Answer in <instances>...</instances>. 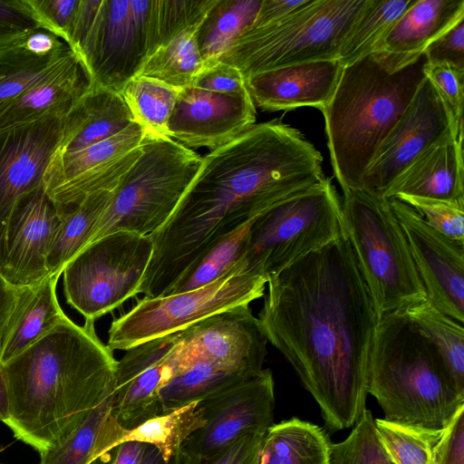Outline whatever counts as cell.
Instances as JSON below:
<instances>
[{
  "instance_id": "6da1fadb",
  "label": "cell",
  "mask_w": 464,
  "mask_h": 464,
  "mask_svg": "<svg viewBox=\"0 0 464 464\" xmlns=\"http://www.w3.org/2000/svg\"><path fill=\"white\" fill-rule=\"evenodd\" d=\"M258 320L292 365L332 430L365 411L379 320L344 232L267 278Z\"/></svg>"
},
{
  "instance_id": "7a4b0ae2",
  "label": "cell",
  "mask_w": 464,
  "mask_h": 464,
  "mask_svg": "<svg viewBox=\"0 0 464 464\" xmlns=\"http://www.w3.org/2000/svg\"><path fill=\"white\" fill-rule=\"evenodd\" d=\"M323 156L296 129L254 124L210 150L154 248L139 294L159 297L214 241L325 176Z\"/></svg>"
},
{
  "instance_id": "3957f363",
  "label": "cell",
  "mask_w": 464,
  "mask_h": 464,
  "mask_svg": "<svg viewBox=\"0 0 464 464\" xmlns=\"http://www.w3.org/2000/svg\"><path fill=\"white\" fill-rule=\"evenodd\" d=\"M117 360L94 321L66 316L0 365L8 400L5 424L38 453L53 448L113 392Z\"/></svg>"
},
{
  "instance_id": "277c9868",
  "label": "cell",
  "mask_w": 464,
  "mask_h": 464,
  "mask_svg": "<svg viewBox=\"0 0 464 464\" xmlns=\"http://www.w3.org/2000/svg\"><path fill=\"white\" fill-rule=\"evenodd\" d=\"M367 392L384 420L438 439L464 392L431 340L401 311L382 315L375 329Z\"/></svg>"
},
{
  "instance_id": "5b68a950",
  "label": "cell",
  "mask_w": 464,
  "mask_h": 464,
  "mask_svg": "<svg viewBox=\"0 0 464 464\" xmlns=\"http://www.w3.org/2000/svg\"><path fill=\"white\" fill-rule=\"evenodd\" d=\"M427 59L389 69L372 53L343 67L322 111L334 176L343 192L361 188L376 150L426 78Z\"/></svg>"
},
{
  "instance_id": "8992f818",
  "label": "cell",
  "mask_w": 464,
  "mask_h": 464,
  "mask_svg": "<svg viewBox=\"0 0 464 464\" xmlns=\"http://www.w3.org/2000/svg\"><path fill=\"white\" fill-rule=\"evenodd\" d=\"M344 232L379 318L426 299V291L390 200L362 188L343 191Z\"/></svg>"
},
{
  "instance_id": "52a82bcc",
  "label": "cell",
  "mask_w": 464,
  "mask_h": 464,
  "mask_svg": "<svg viewBox=\"0 0 464 464\" xmlns=\"http://www.w3.org/2000/svg\"><path fill=\"white\" fill-rule=\"evenodd\" d=\"M368 0H306L274 24L246 28L218 58L246 78L293 64L337 60Z\"/></svg>"
},
{
  "instance_id": "ba28073f",
  "label": "cell",
  "mask_w": 464,
  "mask_h": 464,
  "mask_svg": "<svg viewBox=\"0 0 464 464\" xmlns=\"http://www.w3.org/2000/svg\"><path fill=\"white\" fill-rule=\"evenodd\" d=\"M201 161V156L171 138L146 136L140 156L119 184L81 251L117 230L149 237L158 232L176 210Z\"/></svg>"
},
{
  "instance_id": "9c48e42d",
  "label": "cell",
  "mask_w": 464,
  "mask_h": 464,
  "mask_svg": "<svg viewBox=\"0 0 464 464\" xmlns=\"http://www.w3.org/2000/svg\"><path fill=\"white\" fill-rule=\"evenodd\" d=\"M343 230L342 202L325 177L256 218L246 256L248 268L268 278L334 241Z\"/></svg>"
},
{
  "instance_id": "30bf717a",
  "label": "cell",
  "mask_w": 464,
  "mask_h": 464,
  "mask_svg": "<svg viewBox=\"0 0 464 464\" xmlns=\"http://www.w3.org/2000/svg\"><path fill=\"white\" fill-rule=\"evenodd\" d=\"M267 278L248 268L246 258L215 282L201 288L159 297L144 296L114 319L108 348L126 351L141 343L180 332L217 313L249 305L265 295Z\"/></svg>"
},
{
  "instance_id": "8fae6325",
  "label": "cell",
  "mask_w": 464,
  "mask_h": 464,
  "mask_svg": "<svg viewBox=\"0 0 464 464\" xmlns=\"http://www.w3.org/2000/svg\"><path fill=\"white\" fill-rule=\"evenodd\" d=\"M153 241L127 230L110 233L72 258L63 270L66 303L94 321L139 294Z\"/></svg>"
},
{
  "instance_id": "7c38bea8",
  "label": "cell",
  "mask_w": 464,
  "mask_h": 464,
  "mask_svg": "<svg viewBox=\"0 0 464 464\" xmlns=\"http://www.w3.org/2000/svg\"><path fill=\"white\" fill-rule=\"evenodd\" d=\"M150 1L102 0L90 28L72 48L93 83L120 92L138 74L147 55Z\"/></svg>"
},
{
  "instance_id": "4fadbf2b",
  "label": "cell",
  "mask_w": 464,
  "mask_h": 464,
  "mask_svg": "<svg viewBox=\"0 0 464 464\" xmlns=\"http://www.w3.org/2000/svg\"><path fill=\"white\" fill-rule=\"evenodd\" d=\"M203 426L191 433L182 450L208 458L241 437L266 432L274 424L275 382L270 369L198 401Z\"/></svg>"
},
{
  "instance_id": "5bb4252c",
  "label": "cell",
  "mask_w": 464,
  "mask_h": 464,
  "mask_svg": "<svg viewBox=\"0 0 464 464\" xmlns=\"http://www.w3.org/2000/svg\"><path fill=\"white\" fill-rule=\"evenodd\" d=\"M455 136L453 121L435 88L425 78L413 99L376 150L361 188L378 197L420 155Z\"/></svg>"
},
{
  "instance_id": "9a60e30c",
  "label": "cell",
  "mask_w": 464,
  "mask_h": 464,
  "mask_svg": "<svg viewBox=\"0 0 464 464\" xmlns=\"http://www.w3.org/2000/svg\"><path fill=\"white\" fill-rule=\"evenodd\" d=\"M64 118L49 115L0 130V274L14 208L24 194L44 185L62 141Z\"/></svg>"
},
{
  "instance_id": "2e32d148",
  "label": "cell",
  "mask_w": 464,
  "mask_h": 464,
  "mask_svg": "<svg viewBox=\"0 0 464 464\" xmlns=\"http://www.w3.org/2000/svg\"><path fill=\"white\" fill-rule=\"evenodd\" d=\"M390 204L406 236L426 298L439 310L464 323V242L437 231L406 203Z\"/></svg>"
},
{
  "instance_id": "e0dca14e",
  "label": "cell",
  "mask_w": 464,
  "mask_h": 464,
  "mask_svg": "<svg viewBox=\"0 0 464 464\" xmlns=\"http://www.w3.org/2000/svg\"><path fill=\"white\" fill-rule=\"evenodd\" d=\"M179 332L126 350L117 361L111 415L125 430L164 414L161 387L179 371Z\"/></svg>"
},
{
  "instance_id": "ac0fdd59",
  "label": "cell",
  "mask_w": 464,
  "mask_h": 464,
  "mask_svg": "<svg viewBox=\"0 0 464 464\" xmlns=\"http://www.w3.org/2000/svg\"><path fill=\"white\" fill-rule=\"evenodd\" d=\"M256 114L249 93H219L188 86L179 92L168 135L188 149L213 150L253 126Z\"/></svg>"
},
{
  "instance_id": "d6986e66",
  "label": "cell",
  "mask_w": 464,
  "mask_h": 464,
  "mask_svg": "<svg viewBox=\"0 0 464 464\" xmlns=\"http://www.w3.org/2000/svg\"><path fill=\"white\" fill-rule=\"evenodd\" d=\"M60 224L58 207L44 185L24 194L12 212L1 275L14 287H28L50 276L47 257Z\"/></svg>"
},
{
  "instance_id": "ffe728a7",
  "label": "cell",
  "mask_w": 464,
  "mask_h": 464,
  "mask_svg": "<svg viewBox=\"0 0 464 464\" xmlns=\"http://www.w3.org/2000/svg\"><path fill=\"white\" fill-rule=\"evenodd\" d=\"M197 355L219 365L257 374L263 371L267 339L249 305L212 314L179 332Z\"/></svg>"
},
{
  "instance_id": "44dd1931",
  "label": "cell",
  "mask_w": 464,
  "mask_h": 464,
  "mask_svg": "<svg viewBox=\"0 0 464 464\" xmlns=\"http://www.w3.org/2000/svg\"><path fill=\"white\" fill-rule=\"evenodd\" d=\"M342 70L338 60H322L258 72L245 80L255 106L263 110L289 111L310 106L323 111Z\"/></svg>"
},
{
  "instance_id": "7402d4cb",
  "label": "cell",
  "mask_w": 464,
  "mask_h": 464,
  "mask_svg": "<svg viewBox=\"0 0 464 464\" xmlns=\"http://www.w3.org/2000/svg\"><path fill=\"white\" fill-rule=\"evenodd\" d=\"M92 83L86 64L72 49L37 84L0 106V130L49 115L65 117Z\"/></svg>"
},
{
  "instance_id": "603a6c76",
  "label": "cell",
  "mask_w": 464,
  "mask_h": 464,
  "mask_svg": "<svg viewBox=\"0 0 464 464\" xmlns=\"http://www.w3.org/2000/svg\"><path fill=\"white\" fill-rule=\"evenodd\" d=\"M461 17L463 0H414L374 53L389 69L398 71L415 62L432 41Z\"/></svg>"
},
{
  "instance_id": "cb8c5ba5",
  "label": "cell",
  "mask_w": 464,
  "mask_h": 464,
  "mask_svg": "<svg viewBox=\"0 0 464 464\" xmlns=\"http://www.w3.org/2000/svg\"><path fill=\"white\" fill-rule=\"evenodd\" d=\"M401 197L464 201L463 140L450 136L420 155L383 195Z\"/></svg>"
},
{
  "instance_id": "d4e9b609",
  "label": "cell",
  "mask_w": 464,
  "mask_h": 464,
  "mask_svg": "<svg viewBox=\"0 0 464 464\" xmlns=\"http://www.w3.org/2000/svg\"><path fill=\"white\" fill-rule=\"evenodd\" d=\"M134 122L120 92L92 83L64 118L55 153H71L106 140Z\"/></svg>"
},
{
  "instance_id": "484cf974",
  "label": "cell",
  "mask_w": 464,
  "mask_h": 464,
  "mask_svg": "<svg viewBox=\"0 0 464 464\" xmlns=\"http://www.w3.org/2000/svg\"><path fill=\"white\" fill-rule=\"evenodd\" d=\"M203 424L198 401L151 418L131 430L120 427L110 412L91 459L118 444L137 441L154 446L168 461L179 452L189 435Z\"/></svg>"
},
{
  "instance_id": "4316f807",
  "label": "cell",
  "mask_w": 464,
  "mask_h": 464,
  "mask_svg": "<svg viewBox=\"0 0 464 464\" xmlns=\"http://www.w3.org/2000/svg\"><path fill=\"white\" fill-rule=\"evenodd\" d=\"M60 275L24 287L0 345V365L38 341L67 315L57 296Z\"/></svg>"
},
{
  "instance_id": "83f0119b",
  "label": "cell",
  "mask_w": 464,
  "mask_h": 464,
  "mask_svg": "<svg viewBox=\"0 0 464 464\" xmlns=\"http://www.w3.org/2000/svg\"><path fill=\"white\" fill-rule=\"evenodd\" d=\"M330 445L324 429L293 417L267 430L258 464H330Z\"/></svg>"
},
{
  "instance_id": "f1b7e54d",
  "label": "cell",
  "mask_w": 464,
  "mask_h": 464,
  "mask_svg": "<svg viewBox=\"0 0 464 464\" xmlns=\"http://www.w3.org/2000/svg\"><path fill=\"white\" fill-rule=\"evenodd\" d=\"M255 375L219 365L193 353L190 363L160 390L162 411L167 413L189 403L201 401Z\"/></svg>"
},
{
  "instance_id": "f546056e",
  "label": "cell",
  "mask_w": 464,
  "mask_h": 464,
  "mask_svg": "<svg viewBox=\"0 0 464 464\" xmlns=\"http://www.w3.org/2000/svg\"><path fill=\"white\" fill-rule=\"evenodd\" d=\"M118 186L88 195L76 204L58 207L60 224L47 257L50 276H62L66 264L83 248Z\"/></svg>"
},
{
  "instance_id": "4dcf8cb0",
  "label": "cell",
  "mask_w": 464,
  "mask_h": 464,
  "mask_svg": "<svg viewBox=\"0 0 464 464\" xmlns=\"http://www.w3.org/2000/svg\"><path fill=\"white\" fill-rule=\"evenodd\" d=\"M145 137L144 129L134 121L121 132L82 150L54 153L44 177L45 191H51L92 169L124 156L140 147Z\"/></svg>"
},
{
  "instance_id": "1f68e13d",
  "label": "cell",
  "mask_w": 464,
  "mask_h": 464,
  "mask_svg": "<svg viewBox=\"0 0 464 464\" xmlns=\"http://www.w3.org/2000/svg\"><path fill=\"white\" fill-rule=\"evenodd\" d=\"M256 218L240 225L209 245L186 268L163 295L201 288L215 282L233 269L242 259L246 258L249 244L250 227Z\"/></svg>"
},
{
  "instance_id": "d6a6232c",
  "label": "cell",
  "mask_w": 464,
  "mask_h": 464,
  "mask_svg": "<svg viewBox=\"0 0 464 464\" xmlns=\"http://www.w3.org/2000/svg\"><path fill=\"white\" fill-rule=\"evenodd\" d=\"M262 0H216L198 29L204 68L218 62L232 42L254 22Z\"/></svg>"
},
{
  "instance_id": "836d02e7",
  "label": "cell",
  "mask_w": 464,
  "mask_h": 464,
  "mask_svg": "<svg viewBox=\"0 0 464 464\" xmlns=\"http://www.w3.org/2000/svg\"><path fill=\"white\" fill-rule=\"evenodd\" d=\"M191 27L156 50L143 63L136 76H144L177 89L192 84L204 68L198 45V29Z\"/></svg>"
},
{
  "instance_id": "e575fe53",
  "label": "cell",
  "mask_w": 464,
  "mask_h": 464,
  "mask_svg": "<svg viewBox=\"0 0 464 464\" xmlns=\"http://www.w3.org/2000/svg\"><path fill=\"white\" fill-rule=\"evenodd\" d=\"M401 312L431 340L455 384L464 392L463 324L442 313L427 298Z\"/></svg>"
},
{
  "instance_id": "d590c367",
  "label": "cell",
  "mask_w": 464,
  "mask_h": 464,
  "mask_svg": "<svg viewBox=\"0 0 464 464\" xmlns=\"http://www.w3.org/2000/svg\"><path fill=\"white\" fill-rule=\"evenodd\" d=\"M414 0H368L338 54L337 60L346 66L376 52L394 23Z\"/></svg>"
},
{
  "instance_id": "8d00e7d4",
  "label": "cell",
  "mask_w": 464,
  "mask_h": 464,
  "mask_svg": "<svg viewBox=\"0 0 464 464\" xmlns=\"http://www.w3.org/2000/svg\"><path fill=\"white\" fill-rule=\"evenodd\" d=\"M179 91L154 79L134 76L120 94L147 137L167 138L168 121Z\"/></svg>"
},
{
  "instance_id": "74e56055",
  "label": "cell",
  "mask_w": 464,
  "mask_h": 464,
  "mask_svg": "<svg viewBox=\"0 0 464 464\" xmlns=\"http://www.w3.org/2000/svg\"><path fill=\"white\" fill-rule=\"evenodd\" d=\"M65 48L35 55L24 44L0 53V106L20 96L48 75L71 52Z\"/></svg>"
},
{
  "instance_id": "f35d334b",
  "label": "cell",
  "mask_w": 464,
  "mask_h": 464,
  "mask_svg": "<svg viewBox=\"0 0 464 464\" xmlns=\"http://www.w3.org/2000/svg\"><path fill=\"white\" fill-rule=\"evenodd\" d=\"M215 2L216 0H151L148 18L146 59L180 33L200 25Z\"/></svg>"
},
{
  "instance_id": "ab89813d",
  "label": "cell",
  "mask_w": 464,
  "mask_h": 464,
  "mask_svg": "<svg viewBox=\"0 0 464 464\" xmlns=\"http://www.w3.org/2000/svg\"><path fill=\"white\" fill-rule=\"evenodd\" d=\"M111 404L112 394L96 407L67 437L53 448L39 453L38 464H89L99 433L110 415Z\"/></svg>"
},
{
  "instance_id": "60d3db41",
  "label": "cell",
  "mask_w": 464,
  "mask_h": 464,
  "mask_svg": "<svg viewBox=\"0 0 464 464\" xmlns=\"http://www.w3.org/2000/svg\"><path fill=\"white\" fill-rule=\"evenodd\" d=\"M330 464H395L381 441L370 410L365 409L345 440L331 442Z\"/></svg>"
},
{
  "instance_id": "b9f144b4",
  "label": "cell",
  "mask_w": 464,
  "mask_h": 464,
  "mask_svg": "<svg viewBox=\"0 0 464 464\" xmlns=\"http://www.w3.org/2000/svg\"><path fill=\"white\" fill-rule=\"evenodd\" d=\"M381 441L395 464H432L434 439L413 430L374 419Z\"/></svg>"
},
{
  "instance_id": "7bdbcfd3",
  "label": "cell",
  "mask_w": 464,
  "mask_h": 464,
  "mask_svg": "<svg viewBox=\"0 0 464 464\" xmlns=\"http://www.w3.org/2000/svg\"><path fill=\"white\" fill-rule=\"evenodd\" d=\"M425 76L444 102L458 138L463 139L464 70L449 63H426Z\"/></svg>"
},
{
  "instance_id": "ee69618b",
  "label": "cell",
  "mask_w": 464,
  "mask_h": 464,
  "mask_svg": "<svg viewBox=\"0 0 464 464\" xmlns=\"http://www.w3.org/2000/svg\"><path fill=\"white\" fill-rule=\"evenodd\" d=\"M396 199L411 207L437 231L453 240L464 242V201L418 197H401Z\"/></svg>"
},
{
  "instance_id": "f6af8a7d",
  "label": "cell",
  "mask_w": 464,
  "mask_h": 464,
  "mask_svg": "<svg viewBox=\"0 0 464 464\" xmlns=\"http://www.w3.org/2000/svg\"><path fill=\"white\" fill-rule=\"evenodd\" d=\"M39 29L69 45L81 0H24Z\"/></svg>"
},
{
  "instance_id": "bcb514c9",
  "label": "cell",
  "mask_w": 464,
  "mask_h": 464,
  "mask_svg": "<svg viewBox=\"0 0 464 464\" xmlns=\"http://www.w3.org/2000/svg\"><path fill=\"white\" fill-rule=\"evenodd\" d=\"M265 434L262 431L246 434L208 458L193 456L181 449L177 464H258Z\"/></svg>"
},
{
  "instance_id": "7dc6e473",
  "label": "cell",
  "mask_w": 464,
  "mask_h": 464,
  "mask_svg": "<svg viewBox=\"0 0 464 464\" xmlns=\"http://www.w3.org/2000/svg\"><path fill=\"white\" fill-rule=\"evenodd\" d=\"M423 53L428 63H449L464 70V17L432 41Z\"/></svg>"
},
{
  "instance_id": "c3c4849f",
  "label": "cell",
  "mask_w": 464,
  "mask_h": 464,
  "mask_svg": "<svg viewBox=\"0 0 464 464\" xmlns=\"http://www.w3.org/2000/svg\"><path fill=\"white\" fill-rule=\"evenodd\" d=\"M190 86L219 93H248L246 80L241 72L221 62L203 68L194 78Z\"/></svg>"
},
{
  "instance_id": "681fc988",
  "label": "cell",
  "mask_w": 464,
  "mask_h": 464,
  "mask_svg": "<svg viewBox=\"0 0 464 464\" xmlns=\"http://www.w3.org/2000/svg\"><path fill=\"white\" fill-rule=\"evenodd\" d=\"M431 463L464 464V404L433 445Z\"/></svg>"
},
{
  "instance_id": "f907efd6",
  "label": "cell",
  "mask_w": 464,
  "mask_h": 464,
  "mask_svg": "<svg viewBox=\"0 0 464 464\" xmlns=\"http://www.w3.org/2000/svg\"><path fill=\"white\" fill-rule=\"evenodd\" d=\"M37 29L24 0H0V43L22 40Z\"/></svg>"
},
{
  "instance_id": "816d5d0a",
  "label": "cell",
  "mask_w": 464,
  "mask_h": 464,
  "mask_svg": "<svg viewBox=\"0 0 464 464\" xmlns=\"http://www.w3.org/2000/svg\"><path fill=\"white\" fill-rule=\"evenodd\" d=\"M145 444L127 441L113 446L91 459L89 464H140Z\"/></svg>"
},
{
  "instance_id": "f5cc1de1",
  "label": "cell",
  "mask_w": 464,
  "mask_h": 464,
  "mask_svg": "<svg viewBox=\"0 0 464 464\" xmlns=\"http://www.w3.org/2000/svg\"><path fill=\"white\" fill-rule=\"evenodd\" d=\"M306 0H262L256 16L249 28L278 22L299 8Z\"/></svg>"
},
{
  "instance_id": "db71d44e",
  "label": "cell",
  "mask_w": 464,
  "mask_h": 464,
  "mask_svg": "<svg viewBox=\"0 0 464 464\" xmlns=\"http://www.w3.org/2000/svg\"><path fill=\"white\" fill-rule=\"evenodd\" d=\"M24 288L11 285L0 274V345Z\"/></svg>"
},
{
  "instance_id": "11a10c76",
  "label": "cell",
  "mask_w": 464,
  "mask_h": 464,
  "mask_svg": "<svg viewBox=\"0 0 464 464\" xmlns=\"http://www.w3.org/2000/svg\"><path fill=\"white\" fill-rule=\"evenodd\" d=\"M178 454L169 460H165L160 450L154 446L145 444L140 464H177Z\"/></svg>"
},
{
  "instance_id": "9f6ffc18",
  "label": "cell",
  "mask_w": 464,
  "mask_h": 464,
  "mask_svg": "<svg viewBox=\"0 0 464 464\" xmlns=\"http://www.w3.org/2000/svg\"><path fill=\"white\" fill-rule=\"evenodd\" d=\"M8 417V400L5 383L0 370V421L5 422Z\"/></svg>"
},
{
  "instance_id": "6f0895ef",
  "label": "cell",
  "mask_w": 464,
  "mask_h": 464,
  "mask_svg": "<svg viewBox=\"0 0 464 464\" xmlns=\"http://www.w3.org/2000/svg\"><path fill=\"white\" fill-rule=\"evenodd\" d=\"M0 450H1V445H0ZM0 464H2V463H0Z\"/></svg>"
}]
</instances>
